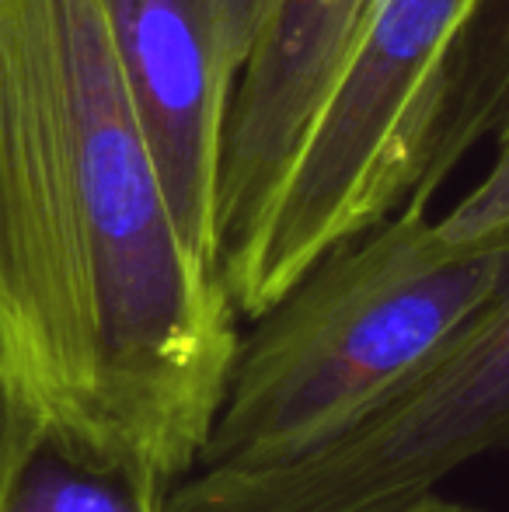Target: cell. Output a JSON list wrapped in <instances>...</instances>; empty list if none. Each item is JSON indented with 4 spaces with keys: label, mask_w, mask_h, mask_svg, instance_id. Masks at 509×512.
Returning a JSON list of instances; mask_svg holds the SVG:
<instances>
[{
    "label": "cell",
    "mask_w": 509,
    "mask_h": 512,
    "mask_svg": "<svg viewBox=\"0 0 509 512\" xmlns=\"http://www.w3.org/2000/svg\"><path fill=\"white\" fill-rule=\"evenodd\" d=\"M178 230L102 0H0V331L53 425L175 485L238 352Z\"/></svg>",
    "instance_id": "obj_1"
},
{
    "label": "cell",
    "mask_w": 509,
    "mask_h": 512,
    "mask_svg": "<svg viewBox=\"0 0 509 512\" xmlns=\"http://www.w3.org/2000/svg\"><path fill=\"white\" fill-rule=\"evenodd\" d=\"M509 279V230L440 234L401 206L328 251L241 335L196 471L290 464L356 425Z\"/></svg>",
    "instance_id": "obj_2"
},
{
    "label": "cell",
    "mask_w": 509,
    "mask_h": 512,
    "mask_svg": "<svg viewBox=\"0 0 509 512\" xmlns=\"http://www.w3.org/2000/svg\"><path fill=\"white\" fill-rule=\"evenodd\" d=\"M478 0H377L307 119L262 220L224 262L241 321L415 196L450 56Z\"/></svg>",
    "instance_id": "obj_3"
},
{
    "label": "cell",
    "mask_w": 509,
    "mask_h": 512,
    "mask_svg": "<svg viewBox=\"0 0 509 512\" xmlns=\"http://www.w3.org/2000/svg\"><path fill=\"white\" fill-rule=\"evenodd\" d=\"M509 446V279L426 366L290 464L192 471L164 512H482L440 485Z\"/></svg>",
    "instance_id": "obj_4"
},
{
    "label": "cell",
    "mask_w": 509,
    "mask_h": 512,
    "mask_svg": "<svg viewBox=\"0 0 509 512\" xmlns=\"http://www.w3.org/2000/svg\"><path fill=\"white\" fill-rule=\"evenodd\" d=\"M171 216L220 269V185L262 0H102ZM224 272V269H220Z\"/></svg>",
    "instance_id": "obj_5"
},
{
    "label": "cell",
    "mask_w": 509,
    "mask_h": 512,
    "mask_svg": "<svg viewBox=\"0 0 509 512\" xmlns=\"http://www.w3.org/2000/svg\"><path fill=\"white\" fill-rule=\"evenodd\" d=\"M377 0H262L220 185V269L252 237L307 119Z\"/></svg>",
    "instance_id": "obj_6"
},
{
    "label": "cell",
    "mask_w": 509,
    "mask_h": 512,
    "mask_svg": "<svg viewBox=\"0 0 509 512\" xmlns=\"http://www.w3.org/2000/svg\"><path fill=\"white\" fill-rule=\"evenodd\" d=\"M509 108V0H478L450 56L422 182L405 206H429L447 178L499 129Z\"/></svg>",
    "instance_id": "obj_7"
},
{
    "label": "cell",
    "mask_w": 509,
    "mask_h": 512,
    "mask_svg": "<svg viewBox=\"0 0 509 512\" xmlns=\"http://www.w3.org/2000/svg\"><path fill=\"white\" fill-rule=\"evenodd\" d=\"M168 481L70 439L42 415L0 512H164Z\"/></svg>",
    "instance_id": "obj_8"
},
{
    "label": "cell",
    "mask_w": 509,
    "mask_h": 512,
    "mask_svg": "<svg viewBox=\"0 0 509 512\" xmlns=\"http://www.w3.org/2000/svg\"><path fill=\"white\" fill-rule=\"evenodd\" d=\"M492 136H496L492 168L461 203L436 220L440 234L454 237V241H482V237H496L509 230V112Z\"/></svg>",
    "instance_id": "obj_9"
},
{
    "label": "cell",
    "mask_w": 509,
    "mask_h": 512,
    "mask_svg": "<svg viewBox=\"0 0 509 512\" xmlns=\"http://www.w3.org/2000/svg\"><path fill=\"white\" fill-rule=\"evenodd\" d=\"M42 408L32 401L28 387L21 384L18 366L7 349V338L0 331V506H4V495L11 488V478L18 471L21 457L28 450V439L39 429Z\"/></svg>",
    "instance_id": "obj_10"
},
{
    "label": "cell",
    "mask_w": 509,
    "mask_h": 512,
    "mask_svg": "<svg viewBox=\"0 0 509 512\" xmlns=\"http://www.w3.org/2000/svg\"><path fill=\"white\" fill-rule=\"evenodd\" d=\"M506 112H509V108H506Z\"/></svg>",
    "instance_id": "obj_11"
}]
</instances>
